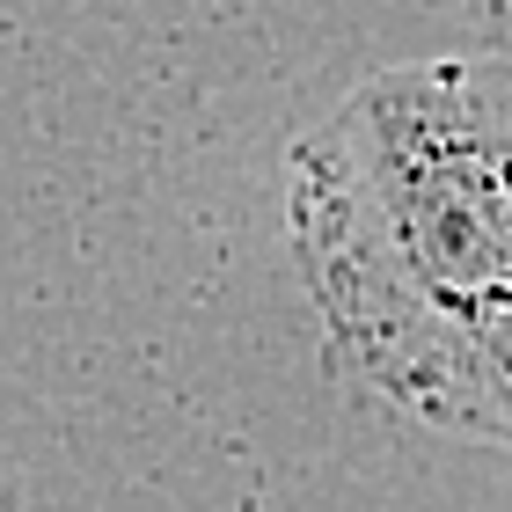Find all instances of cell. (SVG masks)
<instances>
[{"label": "cell", "instance_id": "obj_3", "mask_svg": "<svg viewBox=\"0 0 512 512\" xmlns=\"http://www.w3.org/2000/svg\"><path fill=\"white\" fill-rule=\"evenodd\" d=\"M0 512H22V498H15V483L0 476Z\"/></svg>", "mask_w": 512, "mask_h": 512}, {"label": "cell", "instance_id": "obj_2", "mask_svg": "<svg viewBox=\"0 0 512 512\" xmlns=\"http://www.w3.org/2000/svg\"><path fill=\"white\" fill-rule=\"evenodd\" d=\"M461 22H469L476 52L512 66V0H461Z\"/></svg>", "mask_w": 512, "mask_h": 512}, {"label": "cell", "instance_id": "obj_1", "mask_svg": "<svg viewBox=\"0 0 512 512\" xmlns=\"http://www.w3.org/2000/svg\"><path fill=\"white\" fill-rule=\"evenodd\" d=\"M286 249L330 374L512 454V66L366 74L286 147Z\"/></svg>", "mask_w": 512, "mask_h": 512}]
</instances>
